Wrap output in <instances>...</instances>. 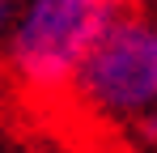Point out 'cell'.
<instances>
[{
	"instance_id": "6da1fadb",
	"label": "cell",
	"mask_w": 157,
	"mask_h": 153,
	"mask_svg": "<svg viewBox=\"0 0 157 153\" xmlns=\"http://www.w3.org/2000/svg\"><path fill=\"white\" fill-rule=\"evenodd\" d=\"M115 17V0H34L13 30L9 60L26 85L59 89L77 76L85 51Z\"/></svg>"
},
{
	"instance_id": "7a4b0ae2",
	"label": "cell",
	"mask_w": 157,
	"mask_h": 153,
	"mask_svg": "<svg viewBox=\"0 0 157 153\" xmlns=\"http://www.w3.org/2000/svg\"><path fill=\"white\" fill-rule=\"evenodd\" d=\"M85 98L102 111H144L157 102V30L115 17L77 68Z\"/></svg>"
},
{
	"instance_id": "3957f363",
	"label": "cell",
	"mask_w": 157,
	"mask_h": 153,
	"mask_svg": "<svg viewBox=\"0 0 157 153\" xmlns=\"http://www.w3.org/2000/svg\"><path fill=\"white\" fill-rule=\"evenodd\" d=\"M140 136H144L149 145H157V111H149V115L140 119Z\"/></svg>"
},
{
	"instance_id": "277c9868",
	"label": "cell",
	"mask_w": 157,
	"mask_h": 153,
	"mask_svg": "<svg viewBox=\"0 0 157 153\" xmlns=\"http://www.w3.org/2000/svg\"><path fill=\"white\" fill-rule=\"evenodd\" d=\"M9 17H13V0H0V30H4Z\"/></svg>"
}]
</instances>
